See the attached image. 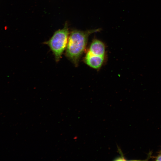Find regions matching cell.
<instances>
[{
  "label": "cell",
  "instance_id": "obj_1",
  "mask_svg": "<svg viewBox=\"0 0 161 161\" xmlns=\"http://www.w3.org/2000/svg\"><path fill=\"white\" fill-rule=\"evenodd\" d=\"M98 30L99 29L85 31L74 30L69 34L65 55L75 66H77L85 49L89 36Z\"/></svg>",
  "mask_w": 161,
  "mask_h": 161
},
{
  "label": "cell",
  "instance_id": "obj_2",
  "mask_svg": "<svg viewBox=\"0 0 161 161\" xmlns=\"http://www.w3.org/2000/svg\"><path fill=\"white\" fill-rule=\"evenodd\" d=\"M69 34L68 25L65 24L64 28L55 31L50 39L44 43L50 48L57 62L60 60L66 48Z\"/></svg>",
  "mask_w": 161,
  "mask_h": 161
},
{
  "label": "cell",
  "instance_id": "obj_3",
  "mask_svg": "<svg viewBox=\"0 0 161 161\" xmlns=\"http://www.w3.org/2000/svg\"><path fill=\"white\" fill-rule=\"evenodd\" d=\"M104 57L95 55L89 51L85 57L84 61L89 66L97 69L100 68L103 64Z\"/></svg>",
  "mask_w": 161,
  "mask_h": 161
},
{
  "label": "cell",
  "instance_id": "obj_4",
  "mask_svg": "<svg viewBox=\"0 0 161 161\" xmlns=\"http://www.w3.org/2000/svg\"><path fill=\"white\" fill-rule=\"evenodd\" d=\"M89 51L95 55L104 56L105 53L104 44L99 40H95L91 43Z\"/></svg>",
  "mask_w": 161,
  "mask_h": 161
},
{
  "label": "cell",
  "instance_id": "obj_5",
  "mask_svg": "<svg viewBox=\"0 0 161 161\" xmlns=\"http://www.w3.org/2000/svg\"><path fill=\"white\" fill-rule=\"evenodd\" d=\"M155 159L156 161H161V154L156 156L155 158Z\"/></svg>",
  "mask_w": 161,
  "mask_h": 161
}]
</instances>
